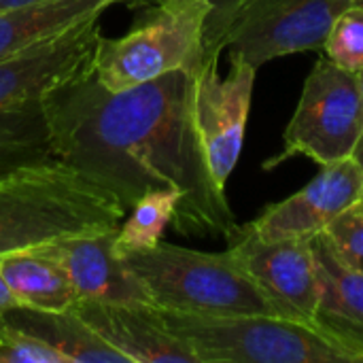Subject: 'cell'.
<instances>
[{
	"label": "cell",
	"instance_id": "cell-1",
	"mask_svg": "<svg viewBox=\"0 0 363 363\" xmlns=\"http://www.w3.org/2000/svg\"><path fill=\"white\" fill-rule=\"evenodd\" d=\"M194 72L174 70L121 91L87 74L47 96L43 108L53 155L106 187L128 211L149 189L172 187L181 191L177 232L228 238L238 223L194 128Z\"/></svg>",
	"mask_w": 363,
	"mask_h": 363
},
{
	"label": "cell",
	"instance_id": "cell-19",
	"mask_svg": "<svg viewBox=\"0 0 363 363\" xmlns=\"http://www.w3.org/2000/svg\"><path fill=\"white\" fill-rule=\"evenodd\" d=\"M181 191L172 187L149 189L140 196L119 223L113 240V251L119 259L143 253L162 242L166 228L174 221Z\"/></svg>",
	"mask_w": 363,
	"mask_h": 363
},
{
	"label": "cell",
	"instance_id": "cell-14",
	"mask_svg": "<svg viewBox=\"0 0 363 363\" xmlns=\"http://www.w3.org/2000/svg\"><path fill=\"white\" fill-rule=\"evenodd\" d=\"M313 253L319 279L313 330L355 363H363V274L334 255L323 234L313 238Z\"/></svg>",
	"mask_w": 363,
	"mask_h": 363
},
{
	"label": "cell",
	"instance_id": "cell-12",
	"mask_svg": "<svg viewBox=\"0 0 363 363\" xmlns=\"http://www.w3.org/2000/svg\"><path fill=\"white\" fill-rule=\"evenodd\" d=\"M72 311L128 363H198L194 351L166 330L151 304L79 300Z\"/></svg>",
	"mask_w": 363,
	"mask_h": 363
},
{
	"label": "cell",
	"instance_id": "cell-11",
	"mask_svg": "<svg viewBox=\"0 0 363 363\" xmlns=\"http://www.w3.org/2000/svg\"><path fill=\"white\" fill-rule=\"evenodd\" d=\"M362 198L363 166L355 157H347L321 166V172L306 187L270 204L247 225L264 240L315 238Z\"/></svg>",
	"mask_w": 363,
	"mask_h": 363
},
{
	"label": "cell",
	"instance_id": "cell-2",
	"mask_svg": "<svg viewBox=\"0 0 363 363\" xmlns=\"http://www.w3.org/2000/svg\"><path fill=\"white\" fill-rule=\"evenodd\" d=\"M125 215L115 194L62 160L30 164L0 179V255L115 230Z\"/></svg>",
	"mask_w": 363,
	"mask_h": 363
},
{
	"label": "cell",
	"instance_id": "cell-26",
	"mask_svg": "<svg viewBox=\"0 0 363 363\" xmlns=\"http://www.w3.org/2000/svg\"><path fill=\"white\" fill-rule=\"evenodd\" d=\"M353 157L363 166V136L362 140H359V145H357V149H355V153H353Z\"/></svg>",
	"mask_w": 363,
	"mask_h": 363
},
{
	"label": "cell",
	"instance_id": "cell-25",
	"mask_svg": "<svg viewBox=\"0 0 363 363\" xmlns=\"http://www.w3.org/2000/svg\"><path fill=\"white\" fill-rule=\"evenodd\" d=\"M30 2H38V0H0V13L13 6H21V4H30Z\"/></svg>",
	"mask_w": 363,
	"mask_h": 363
},
{
	"label": "cell",
	"instance_id": "cell-15",
	"mask_svg": "<svg viewBox=\"0 0 363 363\" xmlns=\"http://www.w3.org/2000/svg\"><path fill=\"white\" fill-rule=\"evenodd\" d=\"M128 0H38L0 13V60L53 38Z\"/></svg>",
	"mask_w": 363,
	"mask_h": 363
},
{
	"label": "cell",
	"instance_id": "cell-8",
	"mask_svg": "<svg viewBox=\"0 0 363 363\" xmlns=\"http://www.w3.org/2000/svg\"><path fill=\"white\" fill-rule=\"evenodd\" d=\"M362 0H247L223 38V51L255 68L291 53L319 51L336 17Z\"/></svg>",
	"mask_w": 363,
	"mask_h": 363
},
{
	"label": "cell",
	"instance_id": "cell-21",
	"mask_svg": "<svg viewBox=\"0 0 363 363\" xmlns=\"http://www.w3.org/2000/svg\"><path fill=\"white\" fill-rule=\"evenodd\" d=\"M321 234L345 266L363 274V198L336 217Z\"/></svg>",
	"mask_w": 363,
	"mask_h": 363
},
{
	"label": "cell",
	"instance_id": "cell-10",
	"mask_svg": "<svg viewBox=\"0 0 363 363\" xmlns=\"http://www.w3.org/2000/svg\"><path fill=\"white\" fill-rule=\"evenodd\" d=\"M100 17H89L53 38L0 60V111L43 102L60 87L91 74L96 45L102 36Z\"/></svg>",
	"mask_w": 363,
	"mask_h": 363
},
{
	"label": "cell",
	"instance_id": "cell-23",
	"mask_svg": "<svg viewBox=\"0 0 363 363\" xmlns=\"http://www.w3.org/2000/svg\"><path fill=\"white\" fill-rule=\"evenodd\" d=\"M208 2L213 11H211V17L206 21V32H204V55L208 53L221 55L225 32L232 26L238 11L247 4V0H208Z\"/></svg>",
	"mask_w": 363,
	"mask_h": 363
},
{
	"label": "cell",
	"instance_id": "cell-6",
	"mask_svg": "<svg viewBox=\"0 0 363 363\" xmlns=\"http://www.w3.org/2000/svg\"><path fill=\"white\" fill-rule=\"evenodd\" d=\"M363 136V91L359 72L319 57L304 81L302 96L283 134V151L264 168L272 170L294 155L319 166L353 157Z\"/></svg>",
	"mask_w": 363,
	"mask_h": 363
},
{
	"label": "cell",
	"instance_id": "cell-24",
	"mask_svg": "<svg viewBox=\"0 0 363 363\" xmlns=\"http://www.w3.org/2000/svg\"><path fill=\"white\" fill-rule=\"evenodd\" d=\"M17 302H15V298L11 296V291H9V287H6V283H4V279H2V274H0V319H2V315L9 311V308H13Z\"/></svg>",
	"mask_w": 363,
	"mask_h": 363
},
{
	"label": "cell",
	"instance_id": "cell-22",
	"mask_svg": "<svg viewBox=\"0 0 363 363\" xmlns=\"http://www.w3.org/2000/svg\"><path fill=\"white\" fill-rule=\"evenodd\" d=\"M0 363H68L40 338L0 319Z\"/></svg>",
	"mask_w": 363,
	"mask_h": 363
},
{
	"label": "cell",
	"instance_id": "cell-17",
	"mask_svg": "<svg viewBox=\"0 0 363 363\" xmlns=\"http://www.w3.org/2000/svg\"><path fill=\"white\" fill-rule=\"evenodd\" d=\"M0 274L19 306L72 311L79 302L64 268L38 247L0 255Z\"/></svg>",
	"mask_w": 363,
	"mask_h": 363
},
{
	"label": "cell",
	"instance_id": "cell-3",
	"mask_svg": "<svg viewBox=\"0 0 363 363\" xmlns=\"http://www.w3.org/2000/svg\"><path fill=\"white\" fill-rule=\"evenodd\" d=\"M151 306L189 315H274L277 308L232 253L157 242L123 259Z\"/></svg>",
	"mask_w": 363,
	"mask_h": 363
},
{
	"label": "cell",
	"instance_id": "cell-5",
	"mask_svg": "<svg viewBox=\"0 0 363 363\" xmlns=\"http://www.w3.org/2000/svg\"><path fill=\"white\" fill-rule=\"evenodd\" d=\"M157 315L198 363H355L311 325L285 317L189 315L164 308Z\"/></svg>",
	"mask_w": 363,
	"mask_h": 363
},
{
	"label": "cell",
	"instance_id": "cell-9",
	"mask_svg": "<svg viewBox=\"0 0 363 363\" xmlns=\"http://www.w3.org/2000/svg\"><path fill=\"white\" fill-rule=\"evenodd\" d=\"M228 242L236 264L262 289L277 313L313 328L319 302L313 238L264 240L249 225H236L228 234Z\"/></svg>",
	"mask_w": 363,
	"mask_h": 363
},
{
	"label": "cell",
	"instance_id": "cell-28",
	"mask_svg": "<svg viewBox=\"0 0 363 363\" xmlns=\"http://www.w3.org/2000/svg\"><path fill=\"white\" fill-rule=\"evenodd\" d=\"M362 2H363V0H362Z\"/></svg>",
	"mask_w": 363,
	"mask_h": 363
},
{
	"label": "cell",
	"instance_id": "cell-13",
	"mask_svg": "<svg viewBox=\"0 0 363 363\" xmlns=\"http://www.w3.org/2000/svg\"><path fill=\"white\" fill-rule=\"evenodd\" d=\"M115 230L79 234L40 245L38 249L53 257L68 274L77 298L91 302L151 304L125 262L113 251Z\"/></svg>",
	"mask_w": 363,
	"mask_h": 363
},
{
	"label": "cell",
	"instance_id": "cell-20",
	"mask_svg": "<svg viewBox=\"0 0 363 363\" xmlns=\"http://www.w3.org/2000/svg\"><path fill=\"white\" fill-rule=\"evenodd\" d=\"M323 53L336 66L351 70V72H362L363 2H353L336 17L323 43Z\"/></svg>",
	"mask_w": 363,
	"mask_h": 363
},
{
	"label": "cell",
	"instance_id": "cell-4",
	"mask_svg": "<svg viewBox=\"0 0 363 363\" xmlns=\"http://www.w3.org/2000/svg\"><path fill=\"white\" fill-rule=\"evenodd\" d=\"M211 11L208 0H155V9L125 34L98 38L94 79L121 91L174 70H198Z\"/></svg>",
	"mask_w": 363,
	"mask_h": 363
},
{
	"label": "cell",
	"instance_id": "cell-27",
	"mask_svg": "<svg viewBox=\"0 0 363 363\" xmlns=\"http://www.w3.org/2000/svg\"><path fill=\"white\" fill-rule=\"evenodd\" d=\"M359 83H362V91H363V70L359 72Z\"/></svg>",
	"mask_w": 363,
	"mask_h": 363
},
{
	"label": "cell",
	"instance_id": "cell-18",
	"mask_svg": "<svg viewBox=\"0 0 363 363\" xmlns=\"http://www.w3.org/2000/svg\"><path fill=\"white\" fill-rule=\"evenodd\" d=\"M53 157L43 102L0 111V179Z\"/></svg>",
	"mask_w": 363,
	"mask_h": 363
},
{
	"label": "cell",
	"instance_id": "cell-16",
	"mask_svg": "<svg viewBox=\"0 0 363 363\" xmlns=\"http://www.w3.org/2000/svg\"><path fill=\"white\" fill-rule=\"evenodd\" d=\"M2 321L40 338L68 363H128L74 311H40L15 304L2 315Z\"/></svg>",
	"mask_w": 363,
	"mask_h": 363
},
{
	"label": "cell",
	"instance_id": "cell-7",
	"mask_svg": "<svg viewBox=\"0 0 363 363\" xmlns=\"http://www.w3.org/2000/svg\"><path fill=\"white\" fill-rule=\"evenodd\" d=\"M255 74L257 68L240 55H230V70L221 74L219 53L204 55L200 68L194 72V128L208 172L223 191L240 160Z\"/></svg>",
	"mask_w": 363,
	"mask_h": 363
}]
</instances>
